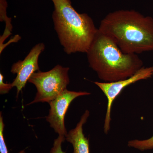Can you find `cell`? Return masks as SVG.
I'll list each match as a JSON object with an SVG mask.
<instances>
[{"mask_svg":"<svg viewBox=\"0 0 153 153\" xmlns=\"http://www.w3.org/2000/svg\"><path fill=\"white\" fill-rule=\"evenodd\" d=\"M99 31L114 41L124 53L138 55L153 51V19L134 10L109 13Z\"/></svg>","mask_w":153,"mask_h":153,"instance_id":"obj_1","label":"cell"},{"mask_svg":"<svg viewBox=\"0 0 153 153\" xmlns=\"http://www.w3.org/2000/svg\"><path fill=\"white\" fill-rule=\"evenodd\" d=\"M86 54L89 67L103 82L128 78L143 66L138 55L124 53L98 29Z\"/></svg>","mask_w":153,"mask_h":153,"instance_id":"obj_2","label":"cell"},{"mask_svg":"<svg viewBox=\"0 0 153 153\" xmlns=\"http://www.w3.org/2000/svg\"><path fill=\"white\" fill-rule=\"evenodd\" d=\"M51 1L54 28L64 52L68 55L86 53L98 31L92 19L76 12L71 0Z\"/></svg>","mask_w":153,"mask_h":153,"instance_id":"obj_3","label":"cell"},{"mask_svg":"<svg viewBox=\"0 0 153 153\" xmlns=\"http://www.w3.org/2000/svg\"><path fill=\"white\" fill-rule=\"evenodd\" d=\"M69 68L57 65L46 72L38 71L33 73L28 82L37 89L36 97L27 105L39 102H49L66 90L70 82Z\"/></svg>","mask_w":153,"mask_h":153,"instance_id":"obj_4","label":"cell"},{"mask_svg":"<svg viewBox=\"0 0 153 153\" xmlns=\"http://www.w3.org/2000/svg\"><path fill=\"white\" fill-rule=\"evenodd\" d=\"M153 76V66H143L132 76L115 82H106L95 81L94 84L99 88L107 100L106 114L104 120V133L108 134L110 129L111 111L113 103L126 87L142 80L152 78Z\"/></svg>","mask_w":153,"mask_h":153,"instance_id":"obj_5","label":"cell"},{"mask_svg":"<svg viewBox=\"0 0 153 153\" xmlns=\"http://www.w3.org/2000/svg\"><path fill=\"white\" fill-rule=\"evenodd\" d=\"M87 91H71L66 89L55 99L49 102L50 108L46 120L59 135L66 137L67 134L64 119L71 102L76 97L89 95Z\"/></svg>","mask_w":153,"mask_h":153,"instance_id":"obj_6","label":"cell"},{"mask_svg":"<svg viewBox=\"0 0 153 153\" xmlns=\"http://www.w3.org/2000/svg\"><path fill=\"white\" fill-rule=\"evenodd\" d=\"M45 48V45L43 43L36 44L24 60H19L12 65L11 72L13 74H16L17 76L12 84L13 87L16 88L17 96L25 88L33 73L39 71L38 59Z\"/></svg>","mask_w":153,"mask_h":153,"instance_id":"obj_7","label":"cell"},{"mask_svg":"<svg viewBox=\"0 0 153 153\" xmlns=\"http://www.w3.org/2000/svg\"><path fill=\"white\" fill-rule=\"evenodd\" d=\"M90 112L86 110L75 128L67 133L66 140L72 144L73 153H90L89 140L85 137L83 132V126L89 117Z\"/></svg>","mask_w":153,"mask_h":153,"instance_id":"obj_8","label":"cell"},{"mask_svg":"<svg viewBox=\"0 0 153 153\" xmlns=\"http://www.w3.org/2000/svg\"><path fill=\"white\" fill-rule=\"evenodd\" d=\"M7 7V4L6 0H0V10H1V21H3L4 20L6 21V27L4 33L2 37H1L0 39V44L1 46L2 44V45L1 47H2L3 42L5 39H7L8 36L10 35L11 32L12 31V25H11V19L10 18H8L7 16L6 13V10Z\"/></svg>","mask_w":153,"mask_h":153,"instance_id":"obj_9","label":"cell"},{"mask_svg":"<svg viewBox=\"0 0 153 153\" xmlns=\"http://www.w3.org/2000/svg\"><path fill=\"white\" fill-rule=\"evenodd\" d=\"M128 146L129 147L134 148L142 152L152 149L153 135L148 139L131 140L128 143Z\"/></svg>","mask_w":153,"mask_h":153,"instance_id":"obj_10","label":"cell"},{"mask_svg":"<svg viewBox=\"0 0 153 153\" xmlns=\"http://www.w3.org/2000/svg\"><path fill=\"white\" fill-rule=\"evenodd\" d=\"M5 125L3 122V117L1 112L0 113V152L8 153L7 148L5 141L4 136V130Z\"/></svg>","mask_w":153,"mask_h":153,"instance_id":"obj_11","label":"cell"},{"mask_svg":"<svg viewBox=\"0 0 153 153\" xmlns=\"http://www.w3.org/2000/svg\"><path fill=\"white\" fill-rule=\"evenodd\" d=\"M66 140V137L63 136L59 135L58 137L54 140L53 146L50 153H66L62 149V143Z\"/></svg>","mask_w":153,"mask_h":153,"instance_id":"obj_12","label":"cell"},{"mask_svg":"<svg viewBox=\"0 0 153 153\" xmlns=\"http://www.w3.org/2000/svg\"><path fill=\"white\" fill-rule=\"evenodd\" d=\"M13 88L12 83H4V76L0 73V94H1L8 93Z\"/></svg>","mask_w":153,"mask_h":153,"instance_id":"obj_13","label":"cell"}]
</instances>
